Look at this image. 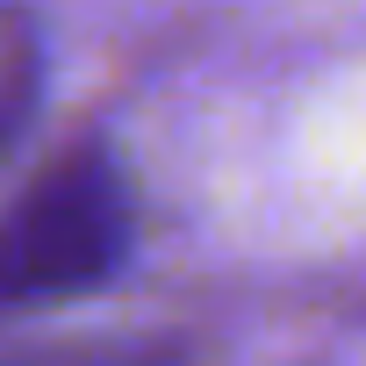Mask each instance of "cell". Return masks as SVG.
Listing matches in <instances>:
<instances>
[{
    "mask_svg": "<svg viewBox=\"0 0 366 366\" xmlns=\"http://www.w3.org/2000/svg\"><path fill=\"white\" fill-rule=\"evenodd\" d=\"M137 237L129 179L101 144H72L0 209V309H51L115 280Z\"/></svg>",
    "mask_w": 366,
    "mask_h": 366,
    "instance_id": "6da1fadb",
    "label": "cell"
},
{
    "mask_svg": "<svg viewBox=\"0 0 366 366\" xmlns=\"http://www.w3.org/2000/svg\"><path fill=\"white\" fill-rule=\"evenodd\" d=\"M0 366H194L187 337L165 330H86V337H44L0 352Z\"/></svg>",
    "mask_w": 366,
    "mask_h": 366,
    "instance_id": "7a4b0ae2",
    "label": "cell"
},
{
    "mask_svg": "<svg viewBox=\"0 0 366 366\" xmlns=\"http://www.w3.org/2000/svg\"><path fill=\"white\" fill-rule=\"evenodd\" d=\"M29 101H36V29L22 15H0V151L22 129Z\"/></svg>",
    "mask_w": 366,
    "mask_h": 366,
    "instance_id": "3957f363",
    "label": "cell"
}]
</instances>
